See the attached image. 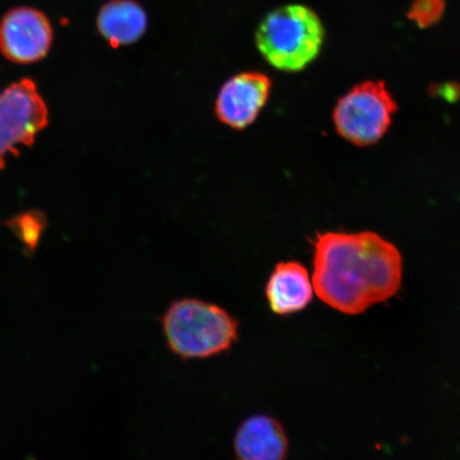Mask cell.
I'll list each match as a JSON object with an SVG mask.
<instances>
[{
	"mask_svg": "<svg viewBox=\"0 0 460 460\" xmlns=\"http://www.w3.org/2000/svg\"><path fill=\"white\" fill-rule=\"evenodd\" d=\"M314 247V289L332 309L345 314H364L400 290L402 255L382 235L318 234Z\"/></svg>",
	"mask_w": 460,
	"mask_h": 460,
	"instance_id": "1",
	"label": "cell"
},
{
	"mask_svg": "<svg viewBox=\"0 0 460 460\" xmlns=\"http://www.w3.org/2000/svg\"><path fill=\"white\" fill-rule=\"evenodd\" d=\"M325 29L318 14L304 4H287L271 11L259 24V53L276 70L303 71L318 58Z\"/></svg>",
	"mask_w": 460,
	"mask_h": 460,
	"instance_id": "2",
	"label": "cell"
},
{
	"mask_svg": "<svg viewBox=\"0 0 460 460\" xmlns=\"http://www.w3.org/2000/svg\"><path fill=\"white\" fill-rule=\"evenodd\" d=\"M166 342L183 359H204L226 352L238 341V322L216 304L182 298L163 318Z\"/></svg>",
	"mask_w": 460,
	"mask_h": 460,
	"instance_id": "3",
	"label": "cell"
},
{
	"mask_svg": "<svg viewBox=\"0 0 460 460\" xmlns=\"http://www.w3.org/2000/svg\"><path fill=\"white\" fill-rule=\"evenodd\" d=\"M398 103L381 80L353 86L338 101L332 119L338 135L358 147L374 146L386 136Z\"/></svg>",
	"mask_w": 460,
	"mask_h": 460,
	"instance_id": "4",
	"label": "cell"
},
{
	"mask_svg": "<svg viewBox=\"0 0 460 460\" xmlns=\"http://www.w3.org/2000/svg\"><path fill=\"white\" fill-rule=\"evenodd\" d=\"M49 125V108L36 83L24 78L0 91V171L9 157L31 147Z\"/></svg>",
	"mask_w": 460,
	"mask_h": 460,
	"instance_id": "5",
	"label": "cell"
},
{
	"mask_svg": "<svg viewBox=\"0 0 460 460\" xmlns=\"http://www.w3.org/2000/svg\"><path fill=\"white\" fill-rule=\"evenodd\" d=\"M53 41L49 17L36 8H14L0 21V53L11 62L31 65L41 61Z\"/></svg>",
	"mask_w": 460,
	"mask_h": 460,
	"instance_id": "6",
	"label": "cell"
},
{
	"mask_svg": "<svg viewBox=\"0 0 460 460\" xmlns=\"http://www.w3.org/2000/svg\"><path fill=\"white\" fill-rule=\"evenodd\" d=\"M272 82L266 74L244 72L222 85L216 101L220 122L233 129H244L255 122L266 106Z\"/></svg>",
	"mask_w": 460,
	"mask_h": 460,
	"instance_id": "7",
	"label": "cell"
},
{
	"mask_svg": "<svg viewBox=\"0 0 460 460\" xmlns=\"http://www.w3.org/2000/svg\"><path fill=\"white\" fill-rule=\"evenodd\" d=\"M313 279L308 270L298 261H281L268 279L266 296L275 314L300 313L314 298Z\"/></svg>",
	"mask_w": 460,
	"mask_h": 460,
	"instance_id": "8",
	"label": "cell"
},
{
	"mask_svg": "<svg viewBox=\"0 0 460 460\" xmlns=\"http://www.w3.org/2000/svg\"><path fill=\"white\" fill-rule=\"evenodd\" d=\"M234 448L240 459L280 460L288 456L289 441L278 420L256 415L240 425L234 436Z\"/></svg>",
	"mask_w": 460,
	"mask_h": 460,
	"instance_id": "9",
	"label": "cell"
},
{
	"mask_svg": "<svg viewBox=\"0 0 460 460\" xmlns=\"http://www.w3.org/2000/svg\"><path fill=\"white\" fill-rule=\"evenodd\" d=\"M97 28L113 49L134 44L147 29V15L135 0H111L97 15Z\"/></svg>",
	"mask_w": 460,
	"mask_h": 460,
	"instance_id": "10",
	"label": "cell"
},
{
	"mask_svg": "<svg viewBox=\"0 0 460 460\" xmlns=\"http://www.w3.org/2000/svg\"><path fill=\"white\" fill-rule=\"evenodd\" d=\"M3 223L21 241L22 254L31 261L49 226L48 217L41 210L31 209L21 212Z\"/></svg>",
	"mask_w": 460,
	"mask_h": 460,
	"instance_id": "11",
	"label": "cell"
},
{
	"mask_svg": "<svg viewBox=\"0 0 460 460\" xmlns=\"http://www.w3.org/2000/svg\"><path fill=\"white\" fill-rule=\"evenodd\" d=\"M446 0H413L408 10V19L421 29L433 27L446 13Z\"/></svg>",
	"mask_w": 460,
	"mask_h": 460,
	"instance_id": "12",
	"label": "cell"
}]
</instances>
